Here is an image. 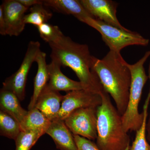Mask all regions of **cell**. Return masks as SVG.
Listing matches in <instances>:
<instances>
[{
    "instance_id": "1",
    "label": "cell",
    "mask_w": 150,
    "mask_h": 150,
    "mask_svg": "<svg viewBox=\"0 0 150 150\" xmlns=\"http://www.w3.org/2000/svg\"><path fill=\"white\" fill-rule=\"evenodd\" d=\"M51 58L61 66L73 70L86 90L99 94L104 90L93 69V60L88 46L73 41L64 35L59 41L49 43Z\"/></svg>"
},
{
    "instance_id": "2",
    "label": "cell",
    "mask_w": 150,
    "mask_h": 150,
    "mask_svg": "<svg viewBox=\"0 0 150 150\" xmlns=\"http://www.w3.org/2000/svg\"><path fill=\"white\" fill-rule=\"evenodd\" d=\"M121 53L109 51L102 59L94 57L93 69L103 89L114 100L121 115L129 102L131 76Z\"/></svg>"
},
{
    "instance_id": "3",
    "label": "cell",
    "mask_w": 150,
    "mask_h": 150,
    "mask_svg": "<svg viewBox=\"0 0 150 150\" xmlns=\"http://www.w3.org/2000/svg\"><path fill=\"white\" fill-rule=\"evenodd\" d=\"M100 95L102 103L97 108L96 144L100 150H125L130 146V138L123 127L122 115L105 91Z\"/></svg>"
},
{
    "instance_id": "4",
    "label": "cell",
    "mask_w": 150,
    "mask_h": 150,
    "mask_svg": "<svg viewBox=\"0 0 150 150\" xmlns=\"http://www.w3.org/2000/svg\"><path fill=\"white\" fill-rule=\"evenodd\" d=\"M150 56V50L137 63L127 64L131 74V84L129 102L126 111L122 115V119L124 129L128 133L139 130L144 120V113L143 112L140 113L139 107L143 89L149 78L144 65Z\"/></svg>"
},
{
    "instance_id": "5",
    "label": "cell",
    "mask_w": 150,
    "mask_h": 150,
    "mask_svg": "<svg viewBox=\"0 0 150 150\" xmlns=\"http://www.w3.org/2000/svg\"><path fill=\"white\" fill-rule=\"evenodd\" d=\"M82 22L97 30L100 33L102 40L110 50L120 53L122 49L127 46H146L149 43L148 38L139 33L127 29H121L105 23L104 22L88 17Z\"/></svg>"
},
{
    "instance_id": "6",
    "label": "cell",
    "mask_w": 150,
    "mask_h": 150,
    "mask_svg": "<svg viewBox=\"0 0 150 150\" xmlns=\"http://www.w3.org/2000/svg\"><path fill=\"white\" fill-rule=\"evenodd\" d=\"M98 108H83L72 112L64 121L74 136L91 141L97 138Z\"/></svg>"
},
{
    "instance_id": "7",
    "label": "cell",
    "mask_w": 150,
    "mask_h": 150,
    "mask_svg": "<svg viewBox=\"0 0 150 150\" xmlns=\"http://www.w3.org/2000/svg\"><path fill=\"white\" fill-rule=\"evenodd\" d=\"M38 41H30L20 67L18 71L3 83V88L15 94L20 101L25 97V89L27 76L33 63L35 62L38 52L40 51Z\"/></svg>"
},
{
    "instance_id": "8",
    "label": "cell",
    "mask_w": 150,
    "mask_h": 150,
    "mask_svg": "<svg viewBox=\"0 0 150 150\" xmlns=\"http://www.w3.org/2000/svg\"><path fill=\"white\" fill-rule=\"evenodd\" d=\"M102 103L99 94L86 90L67 92L64 96L61 109L56 119L64 120L73 111L83 108H98Z\"/></svg>"
},
{
    "instance_id": "9",
    "label": "cell",
    "mask_w": 150,
    "mask_h": 150,
    "mask_svg": "<svg viewBox=\"0 0 150 150\" xmlns=\"http://www.w3.org/2000/svg\"><path fill=\"white\" fill-rule=\"evenodd\" d=\"M81 3L94 18L121 29L126 30L118 20V4L111 0H81Z\"/></svg>"
},
{
    "instance_id": "10",
    "label": "cell",
    "mask_w": 150,
    "mask_h": 150,
    "mask_svg": "<svg viewBox=\"0 0 150 150\" xmlns=\"http://www.w3.org/2000/svg\"><path fill=\"white\" fill-rule=\"evenodd\" d=\"M1 6L6 25V35L18 36L25 27V13L28 8L22 5L18 0H6Z\"/></svg>"
},
{
    "instance_id": "11",
    "label": "cell",
    "mask_w": 150,
    "mask_h": 150,
    "mask_svg": "<svg viewBox=\"0 0 150 150\" xmlns=\"http://www.w3.org/2000/svg\"><path fill=\"white\" fill-rule=\"evenodd\" d=\"M61 67L59 62L53 59L48 65L49 80L47 84L50 88L56 91H63L67 92L86 90L79 81L73 80L64 74L61 71Z\"/></svg>"
},
{
    "instance_id": "12",
    "label": "cell",
    "mask_w": 150,
    "mask_h": 150,
    "mask_svg": "<svg viewBox=\"0 0 150 150\" xmlns=\"http://www.w3.org/2000/svg\"><path fill=\"white\" fill-rule=\"evenodd\" d=\"M64 96L47 84L38 98L34 107L43 112L50 121H53L58 117Z\"/></svg>"
},
{
    "instance_id": "13",
    "label": "cell",
    "mask_w": 150,
    "mask_h": 150,
    "mask_svg": "<svg viewBox=\"0 0 150 150\" xmlns=\"http://www.w3.org/2000/svg\"><path fill=\"white\" fill-rule=\"evenodd\" d=\"M46 134L52 138L58 149L78 150L74 136L64 120L55 119L51 121Z\"/></svg>"
},
{
    "instance_id": "14",
    "label": "cell",
    "mask_w": 150,
    "mask_h": 150,
    "mask_svg": "<svg viewBox=\"0 0 150 150\" xmlns=\"http://www.w3.org/2000/svg\"><path fill=\"white\" fill-rule=\"evenodd\" d=\"M43 5L55 10L67 14L71 15L82 22L88 17L94 18L78 0H45Z\"/></svg>"
},
{
    "instance_id": "15",
    "label": "cell",
    "mask_w": 150,
    "mask_h": 150,
    "mask_svg": "<svg viewBox=\"0 0 150 150\" xmlns=\"http://www.w3.org/2000/svg\"><path fill=\"white\" fill-rule=\"evenodd\" d=\"M46 57V53L40 51L35 59V62L38 65V70L34 79L33 94L28 105V110H31L35 107L38 98L48 83L49 75Z\"/></svg>"
},
{
    "instance_id": "16",
    "label": "cell",
    "mask_w": 150,
    "mask_h": 150,
    "mask_svg": "<svg viewBox=\"0 0 150 150\" xmlns=\"http://www.w3.org/2000/svg\"><path fill=\"white\" fill-rule=\"evenodd\" d=\"M19 99L12 92L2 88L0 91V110L8 113L20 125L24 121L28 111L23 108Z\"/></svg>"
},
{
    "instance_id": "17",
    "label": "cell",
    "mask_w": 150,
    "mask_h": 150,
    "mask_svg": "<svg viewBox=\"0 0 150 150\" xmlns=\"http://www.w3.org/2000/svg\"><path fill=\"white\" fill-rule=\"evenodd\" d=\"M51 121L43 112L34 107L28 110L21 126L23 131H38L45 134Z\"/></svg>"
},
{
    "instance_id": "18",
    "label": "cell",
    "mask_w": 150,
    "mask_h": 150,
    "mask_svg": "<svg viewBox=\"0 0 150 150\" xmlns=\"http://www.w3.org/2000/svg\"><path fill=\"white\" fill-rule=\"evenodd\" d=\"M21 131L18 121L8 113L0 110L1 136L15 140Z\"/></svg>"
},
{
    "instance_id": "19",
    "label": "cell",
    "mask_w": 150,
    "mask_h": 150,
    "mask_svg": "<svg viewBox=\"0 0 150 150\" xmlns=\"http://www.w3.org/2000/svg\"><path fill=\"white\" fill-rule=\"evenodd\" d=\"M150 100V96H148L143 108L144 120L142 126L136 131V137L130 150H150V144L148 142L146 137L147 120L148 117V108Z\"/></svg>"
},
{
    "instance_id": "20",
    "label": "cell",
    "mask_w": 150,
    "mask_h": 150,
    "mask_svg": "<svg viewBox=\"0 0 150 150\" xmlns=\"http://www.w3.org/2000/svg\"><path fill=\"white\" fill-rule=\"evenodd\" d=\"M43 3L38 4L30 8V13L25 15V23L31 24L36 26L46 23L52 17L53 14L43 6Z\"/></svg>"
},
{
    "instance_id": "21",
    "label": "cell",
    "mask_w": 150,
    "mask_h": 150,
    "mask_svg": "<svg viewBox=\"0 0 150 150\" xmlns=\"http://www.w3.org/2000/svg\"><path fill=\"white\" fill-rule=\"evenodd\" d=\"M44 134L38 131H22L15 140L16 150H30Z\"/></svg>"
},
{
    "instance_id": "22",
    "label": "cell",
    "mask_w": 150,
    "mask_h": 150,
    "mask_svg": "<svg viewBox=\"0 0 150 150\" xmlns=\"http://www.w3.org/2000/svg\"><path fill=\"white\" fill-rule=\"evenodd\" d=\"M37 28L40 37L48 44L56 43L64 35L58 26L47 23L41 25Z\"/></svg>"
},
{
    "instance_id": "23",
    "label": "cell",
    "mask_w": 150,
    "mask_h": 150,
    "mask_svg": "<svg viewBox=\"0 0 150 150\" xmlns=\"http://www.w3.org/2000/svg\"><path fill=\"white\" fill-rule=\"evenodd\" d=\"M78 150H100L96 143L79 136H74Z\"/></svg>"
},
{
    "instance_id": "24",
    "label": "cell",
    "mask_w": 150,
    "mask_h": 150,
    "mask_svg": "<svg viewBox=\"0 0 150 150\" xmlns=\"http://www.w3.org/2000/svg\"><path fill=\"white\" fill-rule=\"evenodd\" d=\"M0 33L2 35H7L6 25L2 7L1 5L0 6Z\"/></svg>"
},
{
    "instance_id": "25",
    "label": "cell",
    "mask_w": 150,
    "mask_h": 150,
    "mask_svg": "<svg viewBox=\"0 0 150 150\" xmlns=\"http://www.w3.org/2000/svg\"><path fill=\"white\" fill-rule=\"evenodd\" d=\"M19 2L22 5L25 7L29 8L33 6L43 2V1L39 0H18Z\"/></svg>"
},
{
    "instance_id": "26",
    "label": "cell",
    "mask_w": 150,
    "mask_h": 150,
    "mask_svg": "<svg viewBox=\"0 0 150 150\" xmlns=\"http://www.w3.org/2000/svg\"><path fill=\"white\" fill-rule=\"evenodd\" d=\"M146 130L147 139L148 141L150 142V113L149 120L148 121H147Z\"/></svg>"
},
{
    "instance_id": "27",
    "label": "cell",
    "mask_w": 150,
    "mask_h": 150,
    "mask_svg": "<svg viewBox=\"0 0 150 150\" xmlns=\"http://www.w3.org/2000/svg\"><path fill=\"white\" fill-rule=\"evenodd\" d=\"M149 79H150V62L149 64Z\"/></svg>"
},
{
    "instance_id": "28",
    "label": "cell",
    "mask_w": 150,
    "mask_h": 150,
    "mask_svg": "<svg viewBox=\"0 0 150 150\" xmlns=\"http://www.w3.org/2000/svg\"><path fill=\"white\" fill-rule=\"evenodd\" d=\"M130 146H129L127 148H126V149L125 150H130Z\"/></svg>"
}]
</instances>
